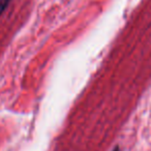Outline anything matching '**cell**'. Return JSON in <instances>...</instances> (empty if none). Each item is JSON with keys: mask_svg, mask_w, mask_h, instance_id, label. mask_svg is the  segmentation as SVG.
I'll return each mask as SVG.
<instances>
[{"mask_svg": "<svg viewBox=\"0 0 151 151\" xmlns=\"http://www.w3.org/2000/svg\"><path fill=\"white\" fill-rule=\"evenodd\" d=\"M12 0H0V17L2 16V14L5 12L7 6L9 5Z\"/></svg>", "mask_w": 151, "mask_h": 151, "instance_id": "1", "label": "cell"}, {"mask_svg": "<svg viewBox=\"0 0 151 151\" xmlns=\"http://www.w3.org/2000/svg\"><path fill=\"white\" fill-rule=\"evenodd\" d=\"M112 151H120V150H119V147H115V148H114Z\"/></svg>", "mask_w": 151, "mask_h": 151, "instance_id": "2", "label": "cell"}]
</instances>
